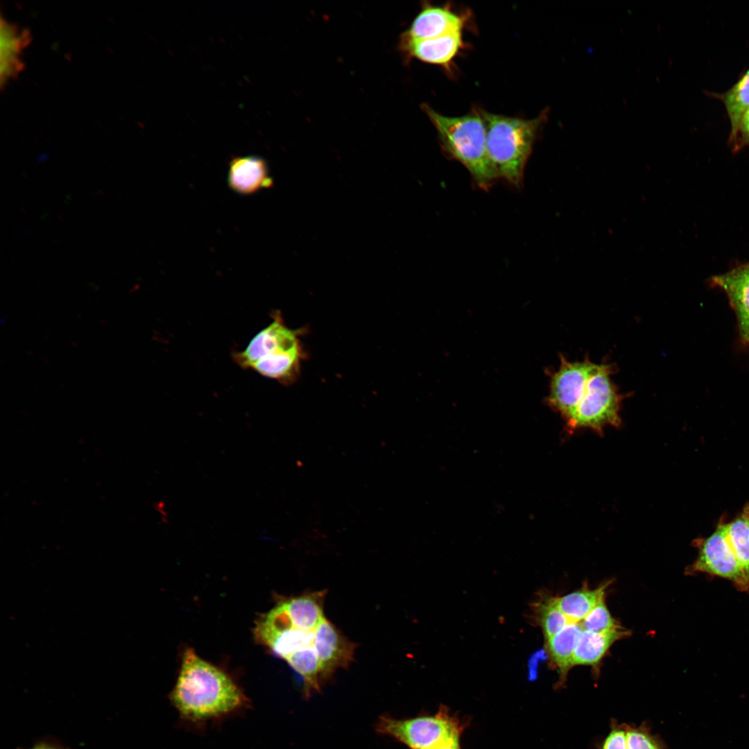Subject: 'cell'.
Instances as JSON below:
<instances>
[{
  "label": "cell",
  "mask_w": 749,
  "mask_h": 749,
  "mask_svg": "<svg viewBox=\"0 0 749 749\" xmlns=\"http://www.w3.org/2000/svg\"><path fill=\"white\" fill-rule=\"evenodd\" d=\"M171 699L180 715L191 721L229 714L243 708L248 701L227 674L200 658L191 648L184 653Z\"/></svg>",
  "instance_id": "obj_1"
},
{
  "label": "cell",
  "mask_w": 749,
  "mask_h": 749,
  "mask_svg": "<svg viewBox=\"0 0 749 749\" xmlns=\"http://www.w3.org/2000/svg\"><path fill=\"white\" fill-rule=\"evenodd\" d=\"M486 130V148L498 178L519 188L527 161L549 109L533 119L508 117L480 109Z\"/></svg>",
  "instance_id": "obj_2"
},
{
  "label": "cell",
  "mask_w": 749,
  "mask_h": 749,
  "mask_svg": "<svg viewBox=\"0 0 749 749\" xmlns=\"http://www.w3.org/2000/svg\"><path fill=\"white\" fill-rule=\"evenodd\" d=\"M272 318L243 350L233 354V359L244 369L289 385L298 378L305 356L301 331L288 327L277 311Z\"/></svg>",
  "instance_id": "obj_3"
},
{
  "label": "cell",
  "mask_w": 749,
  "mask_h": 749,
  "mask_svg": "<svg viewBox=\"0 0 749 749\" xmlns=\"http://www.w3.org/2000/svg\"><path fill=\"white\" fill-rule=\"evenodd\" d=\"M435 127L443 150L461 163L482 189L497 179L486 148V130L480 109L459 117L443 115L427 103L421 106Z\"/></svg>",
  "instance_id": "obj_4"
},
{
  "label": "cell",
  "mask_w": 749,
  "mask_h": 749,
  "mask_svg": "<svg viewBox=\"0 0 749 749\" xmlns=\"http://www.w3.org/2000/svg\"><path fill=\"white\" fill-rule=\"evenodd\" d=\"M610 364H598L587 384L584 395L572 416L567 422L569 431L590 429L599 433L608 426L618 427L623 396L611 379Z\"/></svg>",
  "instance_id": "obj_5"
},
{
  "label": "cell",
  "mask_w": 749,
  "mask_h": 749,
  "mask_svg": "<svg viewBox=\"0 0 749 749\" xmlns=\"http://www.w3.org/2000/svg\"><path fill=\"white\" fill-rule=\"evenodd\" d=\"M376 728L379 733L396 739L410 749H436L459 739L460 734L457 722L442 713L406 719L383 716L378 720Z\"/></svg>",
  "instance_id": "obj_6"
},
{
  "label": "cell",
  "mask_w": 749,
  "mask_h": 749,
  "mask_svg": "<svg viewBox=\"0 0 749 749\" xmlns=\"http://www.w3.org/2000/svg\"><path fill=\"white\" fill-rule=\"evenodd\" d=\"M696 560L687 567L686 573L694 575L703 573L730 581L741 592L749 590V578L739 564L730 544L727 524H720L709 537L698 540Z\"/></svg>",
  "instance_id": "obj_7"
},
{
  "label": "cell",
  "mask_w": 749,
  "mask_h": 749,
  "mask_svg": "<svg viewBox=\"0 0 749 749\" xmlns=\"http://www.w3.org/2000/svg\"><path fill=\"white\" fill-rule=\"evenodd\" d=\"M597 365L588 359L570 361L561 356L558 370L551 376L547 402L566 421L576 411Z\"/></svg>",
  "instance_id": "obj_8"
},
{
  "label": "cell",
  "mask_w": 749,
  "mask_h": 749,
  "mask_svg": "<svg viewBox=\"0 0 749 749\" xmlns=\"http://www.w3.org/2000/svg\"><path fill=\"white\" fill-rule=\"evenodd\" d=\"M314 644L324 682L338 669L347 668L354 661L355 643L346 637L326 617L316 628Z\"/></svg>",
  "instance_id": "obj_9"
},
{
  "label": "cell",
  "mask_w": 749,
  "mask_h": 749,
  "mask_svg": "<svg viewBox=\"0 0 749 749\" xmlns=\"http://www.w3.org/2000/svg\"><path fill=\"white\" fill-rule=\"evenodd\" d=\"M469 17L467 12L455 11L451 6H436L426 2L408 29L400 37L423 40L462 32Z\"/></svg>",
  "instance_id": "obj_10"
},
{
  "label": "cell",
  "mask_w": 749,
  "mask_h": 749,
  "mask_svg": "<svg viewBox=\"0 0 749 749\" xmlns=\"http://www.w3.org/2000/svg\"><path fill=\"white\" fill-rule=\"evenodd\" d=\"M464 47L462 32L423 40L400 37L399 42V49L406 58L439 65L450 73L454 60Z\"/></svg>",
  "instance_id": "obj_11"
},
{
  "label": "cell",
  "mask_w": 749,
  "mask_h": 749,
  "mask_svg": "<svg viewBox=\"0 0 749 749\" xmlns=\"http://www.w3.org/2000/svg\"><path fill=\"white\" fill-rule=\"evenodd\" d=\"M711 284L726 294L737 317L740 339L749 345V262L713 276Z\"/></svg>",
  "instance_id": "obj_12"
},
{
  "label": "cell",
  "mask_w": 749,
  "mask_h": 749,
  "mask_svg": "<svg viewBox=\"0 0 749 749\" xmlns=\"http://www.w3.org/2000/svg\"><path fill=\"white\" fill-rule=\"evenodd\" d=\"M229 187L241 195L253 194L270 188L273 182L266 161L261 157H234L230 162L227 175Z\"/></svg>",
  "instance_id": "obj_13"
},
{
  "label": "cell",
  "mask_w": 749,
  "mask_h": 749,
  "mask_svg": "<svg viewBox=\"0 0 749 749\" xmlns=\"http://www.w3.org/2000/svg\"><path fill=\"white\" fill-rule=\"evenodd\" d=\"M1 89L24 68L23 51L31 43V33L1 17Z\"/></svg>",
  "instance_id": "obj_14"
},
{
  "label": "cell",
  "mask_w": 749,
  "mask_h": 749,
  "mask_svg": "<svg viewBox=\"0 0 749 749\" xmlns=\"http://www.w3.org/2000/svg\"><path fill=\"white\" fill-rule=\"evenodd\" d=\"M629 633L621 626L599 632L583 630L574 650L572 667L580 665L597 667L610 646Z\"/></svg>",
  "instance_id": "obj_15"
},
{
  "label": "cell",
  "mask_w": 749,
  "mask_h": 749,
  "mask_svg": "<svg viewBox=\"0 0 749 749\" xmlns=\"http://www.w3.org/2000/svg\"><path fill=\"white\" fill-rule=\"evenodd\" d=\"M582 630L580 623L569 622L561 631L545 640V651L551 664L558 671L560 685L565 682L572 668L574 650Z\"/></svg>",
  "instance_id": "obj_16"
},
{
  "label": "cell",
  "mask_w": 749,
  "mask_h": 749,
  "mask_svg": "<svg viewBox=\"0 0 749 749\" xmlns=\"http://www.w3.org/2000/svg\"><path fill=\"white\" fill-rule=\"evenodd\" d=\"M608 583L594 589L583 588L560 597L556 602L570 622L579 623L601 601L605 600Z\"/></svg>",
  "instance_id": "obj_17"
},
{
  "label": "cell",
  "mask_w": 749,
  "mask_h": 749,
  "mask_svg": "<svg viewBox=\"0 0 749 749\" xmlns=\"http://www.w3.org/2000/svg\"><path fill=\"white\" fill-rule=\"evenodd\" d=\"M721 98L731 125L730 140L736 142L743 117L749 110V69Z\"/></svg>",
  "instance_id": "obj_18"
},
{
  "label": "cell",
  "mask_w": 749,
  "mask_h": 749,
  "mask_svg": "<svg viewBox=\"0 0 749 749\" xmlns=\"http://www.w3.org/2000/svg\"><path fill=\"white\" fill-rule=\"evenodd\" d=\"M730 544L739 564L749 578V505L732 522L727 524Z\"/></svg>",
  "instance_id": "obj_19"
},
{
  "label": "cell",
  "mask_w": 749,
  "mask_h": 749,
  "mask_svg": "<svg viewBox=\"0 0 749 749\" xmlns=\"http://www.w3.org/2000/svg\"><path fill=\"white\" fill-rule=\"evenodd\" d=\"M533 606L544 640L561 631L570 622L558 606L555 597L544 599Z\"/></svg>",
  "instance_id": "obj_20"
},
{
  "label": "cell",
  "mask_w": 749,
  "mask_h": 749,
  "mask_svg": "<svg viewBox=\"0 0 749 749\" xmlns=\"http://www.w3.org/2000/svg\"><path fill=\"white\" fill-rule=\"evenodd\" d=\"M583 630L591 632H604L620 627L611 616L605 600L594 607L586 617L579 622Z\"/></svg>",
  "instance_id": "obj_21"
},
{
  "label": "cell",
  "mask_w": 749,
  "mask_h": 749,
  "mask_svg": "<svg viewBox=\"0 0 749 749\" xmlns=\"http://www.w3.org/2000/svg\"><path fill=\"white\" fill-rule=\"evenodd\" d=\"M626 749H665L659 738L644 725L631 727L626 725Z\"/></svg>",
  "instance_id": "obj_22"
},
{
  "label": "cell",
  "mask_w": 749,
  "mask_h": 749,
  "mask_svg": "<svg viewBox=\"0 0 749 749\" xmlns=\"http://www.w3.org/2000/svg\"><path fill=\"white\" fill-rule=\"evenodd\" d=\"M600 749H626V725L613 724Z\"/></svg>",
  "instance_id": "obj_23"
},
{
  "label": "cell",
  "mask_w": 749,
  "mask_h": 749,
  "mask_svg": "<svg viewBox=\"0 0 749 749\" xmlns=\"http://www.w3.org/2000/svg\"><path fill=\"white\" fill-rule=\"evenodd\" d=\"M739 138H741L743 143L749 145V110L743 117L736 142Z\"/></svg>",
  "instance_id": "obj_24"
},
{
  "label": "cell",
  "mask_w": 749,
  "mask_h": 749,
  "mask_svg": "<svg viewBox=\"0 0 749 749\" xmlns=\"http://www.w3.org/2000/svg\"><path fill=\"white\" fill-rule=\"evenodd\" d=\"M436 749H460L459 739L452 741H451L449 743H446V744H445L443 746H441L440 747H439V748H438Z\"/></svg>",
  "instance_id": "obj_25"
},
{
  "label": "cell",
  "mask_w": 749,
  "mask_h": 749,
  "mask_svg": "<svg viewBox=\"0 0 749 749\" xmlns=\"http://www.w3.org/2000/svg\"><path fill=\"white\" fill-rule=\"evenodd\" d=\"M33 749H54V748H52L51 747H47V746H38V747L35 748Z\"/></svg>",
  "instance_id": "obj_26"
}]
</instances>
